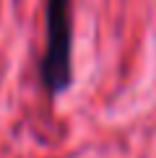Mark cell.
I'll list each match as a JSON object with an SVG mask.
<instances>
[{"mask_svg":"<svg viewBox=\"0 0 156 158\" xmlns=\"http://www.w3.org/2000/svg\"><path fill=\"white\" fill-rule=\"evenodd\" d=\"M73 16L70 0H47V47L42 57V83L50 96L63 94L73 81Z\"/></svg>","mask_w":156,"mask_h":158,"instance_id":"6da1fadb","label":"cell"}]
</instances>
